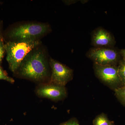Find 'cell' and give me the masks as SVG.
I'll return each mask as SVG.
<instances>
[{
	"instance_id": "obj_5",
	"label": "cell",
	"mask_w": 125,
	"mask_h": 125,
	"mask_svg": "<svg viewBox=\"0 0 125 125\" xmlns=\"http://www.w3.org/2000/svg\"><path fill=\"white\" fill-rule=\"evenodd\" d=\"M49 63L51 71L49 83L65 87L73 78V70L52 58Z\"/></svg>"
},
{
	"instance_id": "obj_2",
	"label": "cell",
	"mask_w": 125,
	"mask_h": 125,
	"mask_svg": "<svg viewBox=\"0 0 125 125\" xmlns=\"http://www.w3.org/2000/svg\"><path fill=\"white\" fill-rule=\"evenodd\" d=\"M40 40L27 41H10L5 44L6 60L11 71L16 72L27 54L41 45Z\"/></svg>"
},
{
	"instance_id": "obj_8",
	"label": "cell",
	"mask_w": 125,
	"mask_h": 125,
	"mask_svg": "<svg viewBox=\"0 0 125 125\" xmlns=\"http://www.w3.org/2000/svg\"><path fill=\"white\" fill-rule=\"evenodd\" d=\"M92 44L94 47L113 48L115 41L109 32L99 27L92 32Z\"/></svg>"
},
{
	"instance_id": "obj_16",
	"label": "cell",
	"mask_w": 125,
	"mask_h": 125,
	"mask_svg": "<svg viewBox=\"0 0 125 125\" xmlns=\"http://www.w3.org/2000/svg\"><path fill=\"white\" fill-rule=\"evenodd\" d=\"M63 2H64L66 5H70L71 4L74 3L75 2V0H64Z\"/></svg>"
},
{
	"instance_id": "obj_10",
	"label": "cell",
	"mask_w": 125,
	"mask_h": 125,
	"mask_svg": "<svg viewBox=\"0 0 125 125\" xmlns=\"http://www.w3.org/2000/svg\"><path fill=\"white\" fill-rule=\"evenodd\" d=\"M118 75L122 86H125V61L122 59L119 62L118 65Z\"/></svg>"
},
{
	"instance_id": "obj_6",
	"label": "cell",
	"mask_w": 125,
	"mask_h": 125,
	"mask_svg": "<svg viewBox=\"0 0 125 125\" xmlns=\"http://www.w3.org/2000/svg\"><path fill=\"white\" fill-rule=\"evenodd\" d=\"M95 74L105 84L114 89L122 86L118 75L117 66L101 65L94 64Z\"/></svg>"
},
{
	"instance_id": "obj_14",
	"label": "cell",
	"mask_w": 125,
	"mask_h": 125,
	"mask_svg": "<svg viewBox=\"0 0 125 125\" xmlns=\"http://www.w3.org/2000/svg\"><path fill=\"white\" fill-rule=\"evenodd\" d=\"M59 125H79V123L76 118H73Z\"/></svg>"
},
{
	"instance_id": "obj_1",
	"label": "cell",
	"mask_w": 125,
	"mask_h": 125,
	"mask_svg": "<svg viewBox=\"0 0 125 125\" xmlns=\"http://www.w3.org/2000/svg\"><path fill=\"white\" fill-rule=\"evenodd\" d=\"M41 45L25 57L16 72L22 78L42 82L49 78L50 66L46 52Z\"/></svg>"
},
{
	"instance_id": "obj_12",
	"label": "cell",
	"mask_w": 125,
	"mask_h": 125,
	"mask_svg": "<svg viewBox=\"0 0 125 125\" xmlns=\"http://www.w3.org/2000/svg\"><path fill=\"white\" fill-rule=\"evenodd\" d=\"M0 80L6 81L9 83H13L15 81L13 78L8 76L7 73L0 66Z\"/></svg>"
},
{
	"instance_id": "obj_3",
	"label": "cell",
	"mask_w": 125,
	"mask_h": 125,
	"mask_svg": "<svg viewBox=\"0 0 125 125\" xmlns=\"http://www.w3.org/2000/svg\"><path fill=\"white\" fill-rule=\"evenodd\" d=\"M51 30L50 25L46 23L27 22L19 24L8 33L13 41H27L40 40Z\"/></svg>"
},
{
	"instance_id": "obj_9",
	"label": "cell",
	"mask_w": 125,
	"mask_h": 125,
	"mask_svg": "<svg viewBox=\"0 0 125 125\" xmlns=\"http://www.w3.org/2000/svg\"><path fill=\"white\" fill-rule=\"evenodd\" d=\"M113 122L109 120L107 116L104 113L99 114L93 121L94 125H111Z\"/></svg>"
},
{
	"instance_id": "obj_7",
	"label": "cell",
	"mask_w": 125,
	"mask_h": 125,
	"mask_svg": "<svg viewBox=\"0 0 125 125\" xmlns=\"http://www.w3.org/2000/svg\"><path fill=\"white\" fill-rule=\"evenodd\" d=\"M36 93L40 97L56 101L64 99L67 94L65 87L50 83L39 85L36 89Z\"/></svg>"
},
{
	"instance_id": "obj_17",
	"label": "cell",
	"mask_w": 125,
	"mask_h": 125,
	"mask_svg": "<svg viewBox=\"0 0 125 125\" xmlns=\"http://www.w3.org/2000/svg\"><path fill=\"white\" fill-rule=\"evenodd\" d=\"M114 125V124H113V123L112 124V125Z\"/></svg>"
},
{
	"instance_id": "obj_11",
	"label": "cell",
	"mask_w": 125,
	"mask_h": 125,
	"mask_svg": "<svg viewBox=\"0 0 125 125\" xmlns=\"http://www.w3.org/2000/svg\"><path fill=\"white\" fill-rule=\"evenodd\" d=\"M114 90L115 95L118 101L125 106V86L116 88Z\"/></svg>"
},
{
	"instance_id": "obj_15",
	"label": "cell",
	"mask_w": 125,
	"mask_h": 125,
	"mask_svg": "<svg viewBox=\"0 0 125 125\" xmlns=\"http://www.w3.org/2000/svg\"><path fill=\"white\" fill-rule=\"evenodd\" d=\"M120 54L122 57V60L125 61V49H122L120 51Z\"/></svg>"
},
{
	"instance_id": "obj_4",
	"label": "cell",
	"mask_w": 125,
	"mask_h": 125,
	"mask_svg": "<svg viewBox=\"0 0 125 125\" xmlns=\"http://www.w3.org/2000/svg\"><path fill=\"white\" fill-rule=\"evenodd\" d=\"M87 56L94 64L101 65L117 66L121 60L120 52L113 48H93L87 52Z\"/></svg>"
},
{
	"instance_id": "obj_13",
	"label": "cell",
	"mask_w": 125,
	"mask_h": 125,
	"mask_svg": "<svg viewBox=\"0 0 125 125\" xmlns=\"http://www.w3.org/2000/svg\"><path fill=\"white\" fill-rule=\"evenodd\" d=\"M5 44L3 42V39L0 38V65L1 64L2 58L4 57L5 51Z\"/></svg>"
}]
</instances>
